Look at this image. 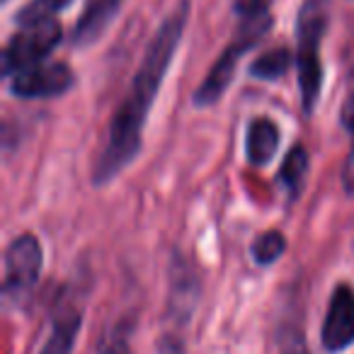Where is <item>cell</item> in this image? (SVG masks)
<instances>
[{
	"label": "cell",
	"instance_id": "obj_14",
	"mask_svg": "<svg viewBox=\"0 0 354 354\" xmlns=\"http://www.w3.org/2000/svg\"><path fill=\"white\" fill-rule=\"evenodd\" d=\"M286 250V238L281 231H265L252 241L250 255L260 267H270L284 255Z\"/></svg>",
	"mask_w": 354,
	"mask_h": 354
},
{
	"label": "cell",
	"instance_id": "obj_11",
	"mask_svg": "<svg viewBox=\"0 0 354 354\" xmlns=\"http://www.w3.org/2000/svg\"><path fill=\"white\" fill-rule=\"evenodd\" d=\"M279 148V127L270 117H255L245 131V158L250 165L265 167Z\"/></svg>",
	"mask_w": 354,
	"mask_h": 354
},
{
	"label": "cell",
	"instance_id": "obj_2",
	"mask_svg": "<svg viewBox=\"0 0 354 354\" xmlns=\"http://www.w3.org/2000/svg\"><path fill=\"white\" fill-rule=\"evenodd\" d=\"M236 15H238L236 35L228 41L226 49L221 51V56L214 61V66L209 68V73L204 75V80L199 83V88L194 90V95H192V104L199 109L214 107V104L226 95L228 85L233 83V75H236V68H238V64H241V59L252 46L260 44L267 32L274 27L270 0L257 3V6L248 8V10H243V12H236Z\"/></svg>",
	"mask_w": 354,
	"mask_h": 354
},
{
	"label": "cell",
	"instance_id": "obj_8",
	"mask_svg": "<svg viewBox=\"0 0 354 354\" xmlns=\"http://www.w3.org/2000/svg\"><path fill=\"white\" fill-rule=\"evenodd\" d=\"M320 344L328 354H342L354 344V286L339 281L325 310Z\"/></svg>",
	"mask_w": 354,
	"mask_h": 354
},
{
	"label": "cell",
	"instance_id": "obj_9",
	"mask_svg": "<svg viewBox=\"0 0 354 354\" xmlns=\"http://www.w3.org/2000/svg\"><path fill=\"white\" fill-rule=\"evenodd\" d=\"M119 8H122V0H85L78 22L73 27V35H71V44L80 46V49L93 46L109 30Z\"/></svg>",
	"mask_w": 354,
	"mask_h": 354
},
{
	"label": "cell",
	"instance_id": "obj_20",
	"mask_svg": "<svg viewBox=\"0 0 354 354\" xmlns=\"http://www.w3.org/2000/svg\"><path fill=\"white\" fill-rule=\"evenodd\" d=\"M252 3H260V0H233V12H236V10H243V8L252 6Z\"/></svg>",
	"mask_w": 354,
	"mask_h": 354
},
{
	"label": "cell",
	"instance_id": "obj_18",
	"mask_svg": "<svg viewBox=\"0 0 354 354\" xmlns=\"http://www.w3.org/2000/svg\"><path fill=\"white\" fill-rule=\"evenodd\" d=\"M354 100V30H352V46H349V66H347V95Z\"/></svg>",
	"mask_w": 354,
	"mask_h": 354
},
{
	"label": "cell",
	"instance_id": "obj_3",
	"mask_svg": "<svg viewBox=\"0 0 354 354\" xmlns=\"http://www.w3.org/2000/svg\"><path fill=\"white\" fill-rule=\"evenodd\" d=\"M328 32V0H304L296 25V51L294 66L299 75L301 107L306 114L315 112V104L323 90V59L320 46Z\"/></svg>",
	"mask_w": 354,
	"mask_h": 354
},
{
	"label": "cell",
	"instance_id": "obj_4",
	"mask_svg": "<svg viewBox=\"0 0 354 354\" xmlns=\"http://www.w3.org/2000/svg\"><path fill=\"white\" fill-rule=\"evenodd\" d=\"M41 267H44V252H41V243L37 236L22 233L8 245L6 281H3V296L8 304L20 308L32 299L39 284Z\"/></svg>",
	"mask_w": 354,
	"mask_h": 354
},
{
	"label": "cell",
	"instance_id": "obj_13",
	"mask_svg": "<svg viewBox=\"0 0 354 354\" xmlns=\"http://www.w3.org/2000/svg\"><path fill=\"white\" fill-rule=\"evenodd\" d=\"M291 61H296L294 54H291L289 49H284V46H279V49H270L252 61L250 75L257 80H279L289 73Z\"/></svg>",
	"mask_w": 354,
	"mask_h": 354
},
{
	"label": "cell",
	"instance_id": "obj_6",
	"mask_svg": "<svg viewBox=\"0 0 354 354\" xmlns=\"http://www.w3.org/2000/svg\"><path fill=\"white\" fill-rule=\"evenodd\" d=\"M61 37H64V30L56 20L17 27V32L8 39L6 51H3V75L10 78L17 71L49 61L51 51L61 44Z\"/></svg>",
	"mask_w": 354,
	"mask_h": 354
},
{
	"label": "cell",
	"instance_id": "obj_17",
	"mask_svg": "<svg viewBox=\"0 0 354 354\" xmlns=\"http://www.w3.org/2000/svg\"><path fill=\"white\" fill-rule=\"evenodd\" d=\"M156 352L158 354H187L185 337H175V335H160V337L156 339Z\"/></svg>",
	"mask_w": 354,
	"mask_h": 354
},
{
	"label": "cell",
	"instance_id": "obj_7",
	"mask_svg": "<svg viewBox=\"0 0 354 354\" xmlns=\"http://www.w3.org/2000/svg\"><path fill=\"white\" fill-rule=\"evenodd\" d=\"M75 73L64 61H41L8 78V90L17 100H54L75 88Z\"/></svg>",
	"mask_w": 354,
	"mask_h": 354
},
{
	"label": "cell",
	"instance_id": "obj_15",
	"mask_svg": "<svg viewBox=\"0 0 354 354\" xmlns=\"http://www.w3.org/2000/svg\"><path fill=\"white\" fill-rule=\"evenodd\" d=\"M73 0H30L25 8L15 15L17 27L37 25V22L54 20L59 12H64Z\"/></svg>",
	"mask_w": 354,
	"mask_h": 354
},
{
	"label": "cell",
	"instance_id": "obj_19",
	"mask_svg": "<svg viewBox=\"0 0 354 354\" xmlns=\"http://www.w3.org/2000/svg\"><path fill=\"white\" fill-rule=\"evenodd\" d=\"M281 354H310V352H308V347H306L304 339L299 337V339H294V342L286 344L284 352H281Z\"/></svg>",
	"mask_w": 354,
	"mask_h": 354
},
{
	"label": "cell",
	"instance_id": "obj_10",
	"mask_svg": "<svg viewBox=\"0 0 354 354\" xmlns=\"http://www.w3.org/2000/svg\"><path fill=\"white\" fill-rule=\"evenodd\" d=\"M83 325V310L73 304H61L51 315V333L39 354H71Z\"/></svg>",
	"mask_w": 354,
	"mask_h": 354
},
{
	"label": "cell",
	"instance_id": "obj_1",
	"mask_svg": "<svg viewBox=\"0 0 354 354\" xmlns=\"http://www.w3.org/2000/svg\"><path fill=\"white\" fill-rule=\"evenodd\" d=\"M192 6L189 0H180L175 10L167 12V17L160 22L153 39L148 41L146 54L133 73L131 88L127 90L122 104L114 112L109 122L107 141L100 151L93 167V185L104 187L114 183L129 165L138 158L143 146V129H146L148 114H151L153 100L170 71L172 56L183 41L185 27L189 22Z\"/></svg>",
	"mask_w": 354,
	"mask_h": 354
},
{
	"label": "cell",
	"instance_id": "obj_12",
	"mask_svg": "<svg viewBox=\"0 0 354 354\" xmlns=\"http://www.w3.org/2000/svg\"><path fill=\"white\" fill-rule=\"evenodd\" d=\"M308 165H310V158L304 146H294L286 153L284 162H281V167H279V175H277V183L286 189V197L289 199H296L301 194Z\"/></svg>",
	"mask_w": 354,
	"mask_h": 354
},
{
	"label": "cell",
	"instance_id": "obj_16",
	"mask_svg": "<svg viewBox=\"0 0 354 354\" xmlns=\"http://www.w3.org/2000/svg\"><path fill=\"white\" fill-rule=\"evenodd\" d=\"M100 354H133L131 344H129V333L127 328H117L104 337V342L100 344Z\"/></svg>",
	"mask_w": 354,
	"mask_h": 354
},
{
	"label": "cell",
	"instance_id": "obj_5",
	"mask_svg": "<svg viewBox=\"0 0 354 354\" xmlns=\"http://www.w3.org/2000/svg\"><path fill=\"white\" fill-rule=\"evenodd\" d=\"M167 306H165V330L160 335H175L183 337L185 328L192 323V315L197 310L202 284L194 265L183 255L172 252L170 277H167Z\"/></svg>",
	"mask_w": 354,
	"mask_h": 354
}]
</instances>
